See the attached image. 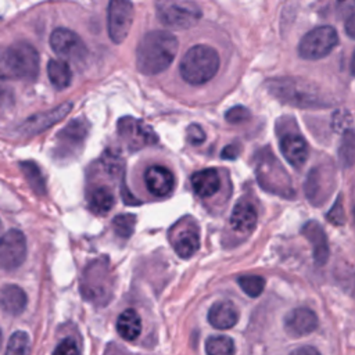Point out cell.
<instances>
[{
	"instance_id": "obj_1",
	"label": "cell",
	"mask_w": 355,
	"mask_h": 355,
	"mask_svg": "<svg viewBox=\"0 0 355 355\" xmlns=\"http://www.w3.org/2000/svg\"><path fill=\"white\" fill-rule=\"evenodd\" d=\"M178 53L176 37L166 31H151L137 44L136 65L144 75H157L165 71Z\"/></svg>"
},
{
	"instance_id": "obj_2",
	"label": "cell",
	"mask_w": 355,
	"mask_h": 355,
	"mask_svg": "<svg viewBox=\"0 0 355 355\" xmlns=\"http://www.w3.org/2000/svg\"><path fill=\"white\" fill-rule=\"evenodd\" d=\"M219 69V54L207 44L193 46L180 60L179 72L184 82L198 86L211 80Z\"/></svg>"
},
{
	"instance_id": "obj_3",
	"label": "cell",
	"mask_w": 355,
	"mask_h": 355,
	"mask_svg": "<svg viewBox=\"0 0 355 355\" xmlns=\"http://www.w3.org/2000/svg\"><path fill=\"white\" fill-rule=\"evenodd\" d=\"M39 54L26 42L8 46L1 57V75L6 79L33 80L39 73Z\"/></svg>"
},
{
	"instance_id": "obj_4",
	"label": "cell",
	"mask_w": 355,
	"mask_h": 355,
	"mask_svg": "<svg viewBox=\"0 0 355 355\" xmlns=\"http://www.w3.org/2000/svg\"><path fill=\"white\" fill-rule=\"evenodd\" d=\"M269 92L279 98L282 103L301 107V108H315L326 107L329 103L312 85L295 80V79H276L269 82Z\"/></svg>"
},
{
	"instance_id": "obj_5",
	"label": "cell",
	"mask_w": 355,
	"mask_h": 355,
	"mask_svg": "<svg viewBox=\"0 0 355 355\" xmlns=\"http://www.w3.org/2000/svg\"><path fill=\"white\" fill-rule=\"evenodd\" d=\"M155 11L162 25L172 29H187L201 19V8L193 0H157Z\"/></svg>"
},
{
	"instance_id": "obj_6",
	"label": "cell",
	"mask_w": 355,
	"mask_h": 355,
	"mask_svg": "<svg viewBox=\"0 0 355 355\" xmlns=\"http://www.w3.org/2000/svg\"><path fill=\"white\" fill-rule=\"evenodd\" d=\"M80 288L87 301H94L97 304L108 301L112 290V279L107 259H96L87 265L82 277Z\"/></svg>"
},
{
	"instance_id": "obj_7",
	"label": "cell",
	"mask_w": 355,
	"mask_h": 355,
	"mask_svg": "<svg viewBox=\"0 0 355 355\" xmlns=\"http://www.w3.org/2000/svg\"><path fill=\"white\" fill-rule=\"evenodd\" d=\"M338 43L337 32L333 26H318L305 33L298 44V54L305 60H319L326 57Z\"/></svg>"
},
{
	"instance_id": "obj_8",
	"label": "cell",
	"mask_w": 355,
	"mask_h": 355,
	"mask_svg": "<svg viewBox=\"0 0 355 355\" xmlns=\"http://www.w3.org/2000/svg\"><path fill=\"white\" fill-rule=\"evenodd\" d=\"M334 186L336 179L331 165H318L308 173L305 194L313 205H322L333 193Z\"/></svg>"
},
{
	"instance_id": "obj_9",
	"label": "cell",
	"mask_w": 355,
	"mask_h": 355,
	"mask_svg": "<svg viewBox=\"0 0 355 355\" xmlns=\"http://www.w3.org/2000/svg\"><path fill=\"white\" fill-rule=\"evenodd\" d=\"M133 4L130 0H110L108 4V35L114 43H122L133 22Z\"/></svg>"
},
{
	"instance_id": "obj_10",
	"label": "cell",
	"mask_w": 355,
	"mask_h": 355,
	"mask_svg": "<svg viewBox=\"0 0 355 355\" xmlns=\"http://www.w3.org/2000/svg\"><path fill=\"white\" fill-rule=\"evenodd\" d=\"M26 239L21 230H7L0 243V265L4 270H14L25 261Z\"/></svg>"
},
{
	"instance_id": "obj_11",
	"label": "cell",
	"mask_w": 355,
	"mask_h": 355,
	"mask_svg": "<svg viewBox=\"0 0 355 355\" xmlns=\"http://www.w3.org/2000/svg\"><path fill=\"white\" fill-rule=\"evenodd\" d=\"M118 133L129 150H139L144 146H151L158 140L148 125L132 116H125L118 121Z\"/></svg>"
},
{
	"instance_id": "obj_12",
	"label": "cell",
	"mask_w": 355,
	"mask_h": 355,
	"mask_svg": "<svg viewBox=\"0 0 355 355\" xmlns=\"http://www.w3.org/2000/svg\"><path fill=\"white\" fill-rule=\"evenodd\" d=\"M50 46L55 54L75 62L82 61L87 54L83 40L67 28H57L53 31L50 36Z\"/></svg>"
},
{
	"instance_id": "obj_13",
	"label": "cell",
	"mask_w": 355,
	"mask_h": 355,
	"mask_svg": "<svg viewBox=\"0 0 355 355\" xmlns=\"http://www.w3.org/2000/svg\"><path fill=\"white\" fill-rule=\"evenodd\" d=\"M71 108H72V103H64L50 111H44V112L32 115L31 118H28L26 121H24L21 123V126L18 128V133L21 136L37 135V133L49 129L50 126H53L57 121L62 119L69 112Z\"/></svg>"
},
{
	"instance_id": "obj_14",
	"label": "cell",
	"mask_w": 355,
	"mask_h": 355,
	"mask_svg": "<svg viewBox=\"0 0 355 355\" xmlns=\"http://www.w3.org/2000/svg\"><path fill=\"white\" fill-rule=\"evenodd\" d=\"M144 183L154 197H166L175 189V175L162 165H151L144 172Z\"/></svg>"
},
{
	"instance_id": "obj_15",
	"label": "cell",
	"mask_w": 355,
	"mask_h": 355,
	"mask_svg": "<svg viewBox=\"0 0 355 355\" xmlns=\"http://www.w3.org/2000/svg\"><path fill=\"white\" fill-rule=\"evenodd\" d=\"M318 327V318L309 308H295L284 318V330L290 337L308 336Z\"/></svg>"
},
{
	"instance_id": "obj_16",
	"label": "cell",
	"mask_w": 355,
	"mask_h": 355,
	"mask_svg": "<svg viewBox=\"0 0 355 355\" xmlns=\"http://www.w3.org/2000/svg\"><path fill=\"white\" fill-rule=\"evenodd\" d=\"M280 151L294 168L300 169L308 159V144L300 133H286L280 139Z\"/></svg>"
},
{
	"instance_id": "obj_17",
	"label": "cell",
	"mask_w": 355,
	"mask_h": 355,
	"mask_svg": "<svg viewBox=\"0 0 355 355\" xmlns=\"http://www.w3.org/2000/svg\"><path fill=\"white\" fill-rule=\"evenodd\" d=\"M173 250L182 258H190L200 248V234L196 223L189 222L178 227V233L172 239Z\"/></svg>"
},
{
	"instance_id": "obj_18",
	"label": "cell",
	"mask_w": 355,
	"mask_h": 355,
	"mask_svg": "<svg viewBox=\"0 0 355 355\" xmlns=\"http://www.w3.org/2000/svg\"><path fill=\"white\" fill-rule=\"evenodd\" d=\"M239 309L232 301H216L208 311V322L218 330L232 329L239 322Z\"/></svg>"
},
{
	"instance_id": "obj_19",
	"label": "cell",
	"mask_w": 355,
	"mask_h": 355,
	"mask_svg": "<svg viewBox=\"0 0 355 355\" xmlns=\"http://www.w3.org/2000/svg\"><path fill=\"white\" fill-rule=\"evenodd\" d=\"M302 234L312 244L315 263L319 266L324 265L329 258V245H327V239H326L323 227L318 222L309 220L308 223L304 225Z\"/></svg>"
},
{
	"instance_id": "obj_20",
	"label": "cell",
	"mask_w": 355,
	"mask_h": 355,
	"mask_svg": "<svg viewBox=\"0 0 355 355\" xmlns=\"http://www.w3.org/2000/svg\"><path fill=\"white\" fill-rule=\"evenodd\" d=\"M191 187L197 196L202 198L212 197L220 189V176L216 169L207 168L197 171L191 175Z\"/></svg>"
},
{
	"instance_id": "obj_21",
	"label": "cell",
	"mask_w": 355,
	"mask_h": 355,
	"mask_svg": "<svg viewBox=\"0 0 355 355\" xmlns=\"http://www.w3.org/2000/svg\"><path fill=\"white\" fill-rule=\"evenodd\" d=\"M258 214L255 207L248 201H240L234 205L230 215V225L236 232L250 233L257 225Z\"/></svg>"
},
{
	"instance_id": "obj_22",
	"label": "cell",
	"mask_w": 355,
	"mask_h": 355,
	"mask_svg": "<svg viewBox=\"0 0 355 355\" xmlns=\"http://www.w3.org/2000/svg\"><path fill=\"white\" fill-rule=\"evenodd\" d=\"M1 309L12 316L19 315L26 306V294L17 284H4L1 288Z\"/></svg>"
},
{
	"instance_id": "obj_23",
	"label": "cell",
	"mask_w": 355,
	"mask_h": 355,
	"mask_svg": "<svg viewBox=\"0 0 355 355\" xmlns=\"http://www.w3.org/2000/svg\"><path fill=\"white\" fill-rule=\"evenodd\" d=\"M116 331L126 341H135L141 333V319L135 309L123 311L116 320Z\"/></svg>"
},
{
	"instance_id": "obj_24",
	"label": "cell",
	"mask_w": 355,
	"mask_h": 355,
	"mask_svg": "<svg viewBox=\"0 0 355 355\" xmlns=\"http://www.w3.org/2000/svg\"><path fill=\"white\" fill-rule=\"evenodd\" d=\"M47 76L50 83L58 89H67L72 79V72L67 61L64 60H50L47 64Z\"/></svg>"
},
{
	"instance_id": "obj_25",
	"label": "cell",
	"mask_w": 355,
	"mask_h": 355,
	"mask_svg": "<svg viewBox=\"0 0 355 355\" xmlns=\"http://www.w3.org/2000/svg\"><path fill=\"white\" fill-rule=\"evenodd\" d=\"M114 207V196L105 186L96 187L89 196V208L97 215H105Z\"/></svg>"
},
{
	"instance_id": "obj_26",
	"label": "cell",
	"mask_w": 355,
	"mask_h": 355,
	"mask_svg": "<svg viewBox=\"0 0 355 355\" xmlns=\"http://www.w3.org/2000/svg\"><path fill=\"white\" fill-rule=\"evenodd\" d=\"M234 349L233 340L223 334L211 336L205 341V351L209 355H230L234 352Z\"/></svg>"
},
{
	"instance_id": "obj_27",
	"label": "cell",
	"mask_w": 355,
	"mask_h": 355,
	"mask_svg": "<svg viewBox=\"0 0 355 355\" xmlns=\"http://www.w3.org/2000/svg\"><path fill=\"white\" fill-rule=\"evenodd\" d=\"M237 283L240 286V288L251 298H255L258 295H261V293L265 288V279L262 276H257V275H245V276H240L237 279Z\"/></svg>"
},
{
	"instance_id": "obj_28",
	"label": "cell",
	"mask_w": 355,
	"mask_h": 355,
	"mask_svg": "<svg viewBox=\"0 0 355 355\" xmlns=\"http://www.w3.org/2000/svg\"><path fill=\"white\" fill-rule=\"evenodd\" d=\"M21 171L25 173L26 180L29 182L31 187L36 193L43 194L46 186H44V180H43V176H42L39 168L35 164H32V162H22L21 164Z\"/></svg>"
},
{
	"instance_id": "obj_29",
	"label": "cell",
	"mask_w": 355,
	"mask_h": 355,
	"mask_svg": "<svg viewBox=\"0 0 355 355\" xmlns=\"http://www.w3.org/2000/svg\"><path fill=\"white\" fill-rule=\"evenodd\" d=\"M338 154L343 165L349 166L355 162V133L352 130L345 132Z\"/></svg>"
},
{
	"instance_id": "obj_30",
	"label": "cell",
	"mask_w": 355,
	"mask_h": 355,
	"mask_svg": "<svg viewBox=\"0 0 355 355\" xmlns=\"http://www.w3.org/2000/svg\"><path fill=\"white\" fill-rule=\"evenodd\" d=\"M136 223V216L132 214H123L118 215L112 219V229L116 233V236L126 239L133 233Z\"/></svg>"
},
{
	"instance_id": "obj_31",
	"label": "cell",
	"mask_w": 355,
	"mask_h": 355,
	"mask_svg": "<svg viewBox=\"0 0 355 355\" xmlns=\"http://www.w3.org/2000/svg\"><path fill=\"white\" fill-rule=\"evenodd\" d=\"M29 351V336L25 331H15L7 344L6 354L21 355Z\"/></svg>"
},
{
	"instance_id": "obj_32",
	"label": "cell",
	"mask_w": 355,
	"mask_h": 355,
	"mask_svg": "<svg viewBox=\"0 0 355 355\" xmlns=\"http://www.w3.org/2000/svg\"><path fill=\"white\" fill-rule=\"evenodd\" d=\"M337 279H340L343 287L355 297V266H344V270L340 272V277L337 276Z\"/></svg>"
},
{
	"instance_id": "obj_33",
	"label": "cell",
	"mask_w": 355,
	"mask_h": 355,
	"mask_svg": "<svg viewBox=\"0 0 355 355\" xmlns=\"http://www.w3.org/2000/svg\"><path fill=\"white\" fill-rule=\"evenodd\" d=\"M250 116H251L250 111H248L245 107H243V105H236V107L230 108V110L226 112V115H225L226 121L230 122V123H241V122H245L247 119H250Z\"/></svg>"
},
{
	"instance_id": "obj_34",
	"label": "cell",
	"mask_w": 355,
	"mask_h": 355,
	"mask_svg": "<svg viewBox=\"0 0 355 355\" xmlns=\"http://www.w3.org/2000/svg\"><path fill=\"white\" fill-rule=\"evenodd\" d=\"M326 216L334 225H343L345 222V214H344L341 197L337 198V201L334 202V205L331 207V209L329 211V214Z\"/></svg>"
},
{
	"instance_id": "obj_35",
	"label": "cell",
	"mask_w": 355,
	"mask_h": 355,
	"mask_svg": "<svg viewBox=\"0 0 355 355\" xmlns=\"http://www.w3.org/2000/svg\"><path fill=\"white\" fill-rule=\"evenodd\" d=\"M57 355H71V354H79L78 344L73 338H64L53 351Z\"/></svg>"
},
{
	"instance_id": "obj_36",
	"label": "cell",
	"mask_w": 355,
	"mask_h": 355,
	"mask_svg": "<svg viewBox=\"0 0 355 355\" xmlns=\"http://www.w3.org/2000/svg\"><path fill=\"white\" fill-rule=\"evenodd\" d=\"M187 140L193 144V146H198L201 143H204L205 140V133L202 130V128L197 123H191L187 128Z\"/></svg>"
},
{
	"instance_id": "obj_37",
	"label": "cell",
	"mask_w": 355,
	"mask_h": 355,
	"mask_svg": "<svg viewBox=\"0 0 355 355\" xmlns=\"http://www.w3.org/2000/svg\"><path fill=\"white\" fill-rule=\"evenodd\" d=\"M355 10V0H337V11L340 15H348Z\"/></svg>"
},
{
	"instance_id": "obj_38",
	"label": "cell",
	"mask_w": 355,
	"mask_h": 355,
	"mask_svg": "<svg viewBox=\"0 0 355 355\" xmlns=\"http://www.w3.org/2000/svg\"><path fill=\"white\" fill-rule=\"evenodd\" d=\"M239 153H240V146L239 144H229V146H226L223 148L222 158H225V159H234V158H237Z\"/></svg>"
},
{
	"instance_id": "obj_39",
	"label": "cell",
	"mask_w": 355,
	"mask_h": 355,
	"mask_svg": "<svg viewBox=\"0 0 355 355\" xmlns=\"http://www.w3.org/2000/svg\"><path fill=\"white\" fill-rule=\"evenodd\" d=\"M345 32L349 37L355 39V12L351 14L345 21Z\"/></svg>"
},
{
	"instance_id": "obj_40",
	"label": "cell",
	"mask_w": 355,
	"mask_h": 355,
	"mask_svg": "<svg viewBox=\"0 0 355 355\" xmlns=\"http://www.w3.org/2000/svg\"><path fill=\"white\" fill-rule=\"evenodd\" d=\"M294 354H318V349L312 348V347H304V348L295 349Z\"/></svg>"
},
{
	"instance_id": "obj_41",
	"label": "cell",
	"mask_w": 355,
	"mask_h": 355,
	"mask_svg": "<svg viewBox=\"0 0 355 355\" xmlns=\"http://www.w3.org/2000/svg\"><path fill=\"white\" fill-rule=\"evenodd\" d=\"M351 73L355 76V51L352 55V61H351Z\"/></svg>"
}]
</instances>
